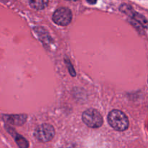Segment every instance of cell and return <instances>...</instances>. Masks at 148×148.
Listing matches in <instances>:
<instances>
[{"mask_svg": "<svg viewBox=\"0 0 148 148\" xmlns=\"http://www.w3.org/2000/svg\"><path fill=\"white\" fill-rule=\"evenodd\" d=\"M110 125L117 131H125L129 127V120L127 116L119 110H113L108 116Z\"/></svg>", "mask_w": 148, "mask_h": 148, "instance_id": "cell-1", "label": "cell"}, {"mask_svg": "<svg viewBox=\"0 0 148 148\" xmlns=\"http://www.w3.org/2000/svg\"><path fill=\"white\" fill-rule=\"evenodd\" d=\"M84 123L91 128H98L103 124V118L97 110L90 108L82 114Z\"/></svg>", "mask_w": 148, "mask_h": 148, "instance_id": "cell-2", "label": "cell"}, {"mask_svg": "<svg viewBox=\"0 0 148 148\" xmlns=\"http://www.w3.org/2000/svg\"><path fill=\"white\" fill-rule=\"evenodd\" d=\"M68 1H77V0H68Z\"/></svg>", "mask_w": 148, "mask_h": 148, "instance_id": "cell-10", "label": "cell"}, {"mask_svg": "<svg viewBox=\"0 0 148 148\" xmlns=\"http://www.w3.org/2000/svg\"><path fill=\"white\" fill-rule=\"evenodd\" d=\"M7 121L15 125H22L24 124L26 120V116L18 115V116H10L7 117Z\"/></svg>", "mask_w": 148, "mask_h": 148, "instance_id": "cell-6", "label": "cell"}, {"mask_svg": "<svg viewBox=\"0 0 148 148\" xmlns=\"http://www.w3.org/2000/svg\"><path fill=\"white\" fill-rule=\"evenodd\" d=\"M36 138L42 143L51 141L55 135V130L53 126L49 124H43L38 126L34 132Z\"/></svg>", "mask_w": 148, "mask_h": 148, "instance_id": "cell-3", "label": "cell"}, {"mask_svg": "<svg viewBox=\"0 0 148 148\" xmlns=\"http://www.w3.org/2000/svg\"><path fill=\"white\" fill-rule=\"evenodd\" d=\"M87 1H88V2L89 3V4H95V3H96L97 0H87Z\"/></svg>", "mask_w": 148, "mask_h": 148, "instance_id": "cell-9", "label": "cell"}, {"mask_svg": "<svg viewBox=\"0 0 148 148\" xmlns=\"http://www.w3.org/2000/svg\"><path fill=\"white\" fill-rule=\"evenodd\" d=\"M14 137L17 145L19 146V148L28 147V143H27V141L24 138V137H22V136H20V134H15V135H14Z\"/></svg>", "mask_w": 148, "mask_h": 148, "instance_id": "cell-8", "label": "cell"}, {"mask_svg": "<svg viewBox=\"0 0 148 148\" xmlns=\"http://www.w3.org/2000/svg\"><path fill=\"white\" fill-rule=\"evenodd\" d=\"M72 18L71 10L66 7H61L56 10L53 14V20L59 25L65 26L70 23Z\"/></svg>", "mask_w": 148, "mask_h": 148, "instance_id": "cell-4", "label": "cell"}, {"mask_svg": "<svg viewBox=\"0 0 148 148\" xmlns=\"http://www.w3.org/2000/svg\"><path fill=\"white\" fill-rule=\"evenodd\" d=\"M132 17L133 20H134L136 22L140 23L143 27L148 29V20L143 14L137 12H133L132 14Z\"/></svg>", "mask_w": 148, "mask_h": 148, "instance_id": "cell-7", "label": "cell"}, {"mask_svg": "<svg viewBox=\"0 0 148 148\" xmlns=\"http://www.w3.org/2000/svg\"><path fill=\"white\" fill-rule=\"evenodd\" d=\"M29 3L33 9L40 10L47 7L49 0H29Z\"/></svg>", "mask_w": 148, "mask_h": 148, "instance_id": "cell-5", "label": "cell"}]
</instances>
